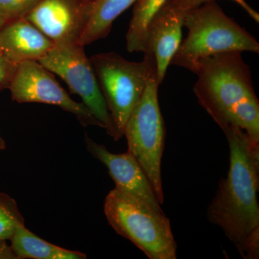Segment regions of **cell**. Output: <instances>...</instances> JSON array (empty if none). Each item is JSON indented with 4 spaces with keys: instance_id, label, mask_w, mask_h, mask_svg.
Returning a JSON list of instances; mask_svg holds the SVG:
<instances>
[{
    "instance_id": "cell-1",
    "label": "cell",
    "mask_w": 259,
    "mask_h": 259,
    "mask_svg": "<svg viewBox=\"0 0 259 259\" xmlns=\"http://www.w3.org/2000/svg\"><path fill=\"white\" fill-rule=\"evenodd\" d=\"M230 148L228 175L207 209L209 222L222 228L245 259L259 256V145L237 127L223 130Z\"/></svg>"
},
{
    "instance_id": "cell-2",
    "label": "cell",
    "mask_w": 259,
    "mask_h": 259,
    "mask_svg": "<svg viewBox=\"0 0 259 259\" xmlns=\"http://www.w3.org/2000/svg\"><path fill=\"white\" fill-rule=\"evenodd\" d=\"M193 91L199 105L222 131L242 130L259 145V101L251 71L238 51L221 53L199 61Z\"/></svg>"
},
{
    "instance_id": "cell-3",
    "label": "cell",
    "mask_w": 259,
    "mask_h": 259,
    "mask_svg": "<svg viewBox=\"0 0 259 259\" xmlns=\"http://www.w3.org/2000/svg\"><path fill=\"white\" fill-rule=\"evenodd\" d=\"M184 26L188 35L170 65L194 72L199 61L215 54L231 51L259 54L258 40L228 17L215 0L186 12Z\"/></svg>"
},
{
    "instance_id": "cell-4",
    "label": "cell",
    "mask_w": 259,
    "mask_h": 259,
    "mask_svg": "<svg viewBox=\"0 0 259 259\" xmlns=\"http://www.w3.org/2000/svg\"><path fill=\"white\" fill-rule=\"evenodd\" d=\"M104 211L116 233L132 242L148 258H177V243L163 211L116 188L107 194Z\"/></svg>"
},
{
    "instance_id": "cell-5",
    "label": "cell",
    "mask_w": 259,
    "mask_h": 259,
    "mask_svg": "<svg viewBox=\"0 0 259 259\" xmlns=\"http://www.w3.org/2000/svg\"><path fill=\"white\" fill-rule=\"evenodd\" d=\"M115 127L116 141L124 136L131 112L142 97L150 79L156 74L153 56L144 54L140 62L126 60L115 52L90 58Z\"/></svg>"
},
{
    "instance_id": "cell-6",
    "label": "cell",
    "mask_w": 259,
    "mask_h": 259,
    "mask_svg": "<svg viewBox=\"0 0 259 259\" xmlns=\"http://www.w3.org/2000/svg\"><path fill=\"white\" fill-rule=\"evenodd\" d=\"M159 85L155 75L131 112L125 124L124 136L129 152L142 167L158 202L163 204L164 197L161 166L166 129L158 102Z\"/></svg>"
},
{
    "instance_id": "cell-7",
    "label": "cell",
    "mask_w": 259,
    "mask_h": 259,
    "mask_svg": "<svg viewBox=\"0 0 259 259\" xmlns=\"http://www.w3.org/2000/svg\"><path fill=\"white\" fill-rule=\"evenodd\" d=\"M83 46L75 44L55 45L38 62L58 75L78 95L94 117L116 141L115 127L97 81L95 70Z\"/></svg>"
},
{
    "instance_id": "cell-8",
    "label": "cell",
    "mask_w": 259,
    "mask_h": 259,
    "mask_svg": "<svg viewBox=\"0 0 259 259\" xmlns=\"http://www.w3.org/2000/svg\"><path fill=\"white\" fill-rule=\"evenodd\" d=\"M8 89L13 101L59 107L73 114L83 127L95 125L102 128L88 107L72 100L54 74L38 61H24L18 64Z\"/></svg>"
},
{
    "instance_id": "cell-9",
    "label": "cell",
    "mask_w": 259,
    "mask_h": 259,
    "mask_svg": "<svg viewBox=\"0 0 259 259\" xmlns=\"http://www.w3.org/2000/svg\"><path fill=\"white\" fill-rule=\"evenodd\" d=\"M91 5L85 0H40L24 18L55 45L79 44Z\"/></svg>"
},
{
    "instance_id": "cell-10",
    "label": "cell",
    "mask_w": 259,
    "mask_h": 259,
    "mask_svg": "<svg viewBox=\"0 0 259 259\" xmlns=\"http://www.w3.org/2000/svg\"><path fill=\"white\" fill-rule=\"evenodd\" d=\"M84 141L89 153L106 166L117 190L163 211L147 175L129 151L120 154L110 152L105 146L97 144L87 134Z\"/></svg>"
},
{
    "instance_id": "cell-11",
    "label": "cell",
    "mask_w": 259,
    "mask_h": 259,
    "mask_svg": "<svg viewBox=\"0 0 259 259\" xmlns=\"http://www.w3.org/2000/svg\"><path fill=\"white\" fill-rule=\"evenodd\" d=\"M185 13L164 5L146 30L143 53L154 57L159 84L166 77L167 69L182 42Z\"/></svg>"
},
{
    "instance_id": "cell-12",
    "label": "cell",
    "mask_w": 259,
    "mask_h": 259,
    "mask_svg": "<svg viewBox=\"0 0 259 259\" xmlns=\"http://www.w3.org/2000/svg\"><path fill=\"white\" fill-rule=\"evenodd\" d=\"M55 46L50 39L25 18L8 22L0 28V52L18 65L38 61Z\"/></svg>"
},
{
    "instance_id": "cell-13",
    "label": "cell",
    "mask_w": 259,
    "mask_h": 259,
    "mask_svg": "<svg viewBox=\"0 0 259 259\" xmlns=\"http://www.w3.org/2000/svg\"><path fill=\"white\" fill-rule=\"evenodd\" d=\"M138 1L97 0L92 3L88 21L80 36V45L84 47L106 37L116 19Z\"/></svg>"
},
{
    "instance_id": "cell-14",
    "label": "cell",
    "mask_w": 259,
    "mask_h": 259,
    "mask_svg": "<svg viewBox=\"0 0 259 259\" xmlns=\"http://www.w3.org/2000/svg\"><path fill=\"white\" fill-rule=\"evenodd\" d=\"M12 250L16 258L84 259L87 255L61 248L39 238L25 226L19 227L11 239Z\"/></svg>"
},
{
    "instance_id": "cell-15",
    "label": "cell",
    "mask_w": 259,
    "mask_h": 259,
    "mask_svg": "<svg viewBox=\"0 0 259 259\" xmlns=\"http://www.w3.org/2000/svg\"><path fill=\"white\" fill-rule=\"evenodd\" d=\"M168 0H139L135 4L126 34V48L130 53L144 52L148 25Z\"/></svg>"
},
{
    "instance_id": "cell-16",
    "label": "cell",
    "mask_w": 259,
    "mask_h": 259,
    "mask_svg": "<svg viewBox=\"0 0 259 259\" xmlns=\"http://www.w3.org/2000/svg\"><path fill=\"white\" fill-rule=\"evenodd\" d=\"M25 226V221L14 199L0 193V241L11 239L19 227Z\"/></svg>"
},
{
    "instance_id": "cell-17",
    "label": "cell",
    "mask_w": 259,
    "mask_h": 259,
    "mask_svg": "<svg viewBox=\"0 0 259 259\" xmlns=\"http://www.w3.org/2000/svg\"><path fill=\"white\" fill-rule=\"evenodd\" d=\"M40 0H0V13L8 22L24 18Z\"/></svg>"
},
{
    "instance_id": "cell-18",
    "label": "cell",
    "mask_w": 259,
    "mask_h": 259,
    "mask_svg": "<svg viewBox=\"0 0 259 259\" xmlns=\"http://www.w3.org/2000/svg\"><path fill=\"white\" fill-rule=\"evenodd\" d=\"M214 1V0H168L167 2L166 6L179 10V11L187 12L188 10L197 8L204 3L208 2ZM237 4L240 5L245 11L250 15V18L253 19L257 23H259V14L255 10H253L250 5L247 4L245 0H232Z\"/></svg>"
},
{
    "instance_id": "cell-19",
    "label": "cell",
    "mask_w": 259,
    "mask_h": 259,
    "mask_svg": "<svg viewBox=\"0 0 259 259\" xmlns=\"http://www.w3.org/2000/svg\"><path fill=\"white\" fill-rule=\"evenodd\" d=\"M18 65L0 56V92L8 89Z\"/></svg>"
},
{
    "instance_id": "cell-20",
    "label": "cell",
    "mask_w": 259,
    "mask_h": 259,
    "mask_svg": "<svg viewBox=\"0 0 259 259\" xmlns=\"http://www.w3.org/2000/svg\"><path fill=\"white\" fill-rule=\"evenodd\" d=\"M0 258H16L11 247L7 245L6 241H0Z\"/></svg>"
},
{
    "instance_id": "cell-21",
    "label": "cell",
    "mask_w": 259,
    "mask_h": 259,
    "mask_svg": "<svg viewBox=\"0 0 259 259\" xmlns=\"http://www.w3.org/2000/svg\"><path fill=\"white\" fill-rule=\"evenodd\" d=\"M8 20H7L6 19L3 17V15L0 13V28H3V27L4 26L5 24L8 23Z\"/></svg>"
},
{
    "instance_id": "cell-22",
    "label": "cell",
    "mask_w": 259,
    "mask_h": 259,
    "mask_svg": "<svg viewBox=\"0 0 259 259\" xmlns=\"http://www.w3.org/2000/svg\"><path fill=\"white\" fill-rule=\"evenodd\" d=\"M5 148H6V146H5L4 139L0 136V150L5 149Z\"/></svg>"
},
{
    "instance_id": "cell-23",
    "label": "cell",
    "mask_w": 259,
    "mask_h": 259,
    "mask_svg": "<svg viewBox=\"0 0 259 259\" xmlns=\"http://www.w3.org/2000/svg\"><path fill=\"white\" fill-rule=\"evenodd\" d=\"M85 1L88 2L89 3H93L96 2L97 0H85Z\"/></svg>"
},
{
    "instance_id": "cell-24",
    "label": "cell",
    "mask_w": 259,
    "mask_h": 259,
    "mask_svg": "<svg viewBox=\"0 0 259 259\" xmlns=\"http://www.w3.org/2000/svg\"><path fill=\"white\" fill-rule=\"evenodd\" d=\"M0 56H2V55H1V52H0Z\"/></svg>"
}]
</instances>
